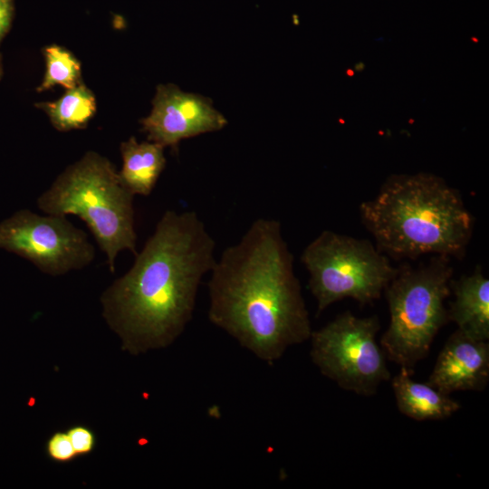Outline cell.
<instances>
[{"mask_svg": "<svg viewBox=\"0 0 489 489\" xmlns=\"http://www.w3.org/2000/svg\"><path fill=\"white\" fill-rule=\"evenodd\" d=\"M471 39H472L475 43H477V42H478V39L475 38V37H472Z\"/></svg>", "mask_w": 489, "mask_h": 489, "instance_id": "22", "label": "cell"}, {"mask_svg": "<svg viewBox=\"0 0 489 489\" xmlns=\"http://www.w3.org/2000/svg\"><path fill=\"white\" fill-rule=\"evenodd\" d=\"M45 452L52 461L60 464L70 463L77 457L67 433L62 431L49 436L45 444Z\"/></svg>", "mask_w": 489, "mask_h": 489, "instance_id": "16", "label": "cell"}, {"mask_svg": "<svg viewBox=\"0 0 489 489\" xmlns=\"http://www.w3.org/2000/svg\"><path fill=\"white\" fill-rule=\"evenodd\" d=\"M14 0H0V43L11 28Z\"/></svg>", "mask_w": 489, "mask_h": 489, "instance_id": "18", "label": "cell"}, {"mask_svg": "<svg viewBox=\"0 0 489 489\" xmlns=\"http://www.w3.org/2000/svg\"><path fill=\"white\" fill-rule=\"evenodd\" d=\"M301 262L309 273L317 316L345 298L360 306L371 304L398 272L370 241L331 230L322 231L303 249Z\"/></svg>", "mask_w": 489, "mask_h": 489, "instance_id": "6", "label": "cell"}, {"mask_svg": "<svg viewBox=\"0 0 489 489\" xmlns=\"http://www.w3.org/2000/svg\"><path fill=\"white\" fill-rule=\"evenodd\" d=\"M216 243L195 211L167 210L129 270L102 293L103 316L138 355L173 343L191 321Z\"/></svg>", "mask_w": 489, "mask_h": 489, "instance_id": "1", "label": "cell"}, {"mask_svg": "<svg viewBox=\"0 0 489 489\" xmlns=\"http://www.w3.org/2000/svg\"><path fill=\"white\" fill-rule=\"evenodd\" d=\"M77 456L91 454L96 446L94 432L86 426L75 425L66 431Z\"/></svg>", "mask_w": 489, "mask_h": 489, "instance_id": "17", "label": "cell"}, {"mask_svg": "<svg viewBox=\"0 0 489 489\" xmlns=\"http://www.w3.org/2000/svg\"><path fill=\"white\" fill-rule=\"evenodd\" d=\"M354 68L357 72H361L365 69V64L362 62H360L354 65Z\"/></svg>", "mask_w": 489, "mask_h": 489, "instance_id": "19", "label": "cell"}, {"mask_svg": "<svg viewBox=\"0 0 489 489\" xmlns=\"http://www.w3.org/2000/svg\"><path fill=\"white\" fill-rule=\"evenodd\" d=\"M46 70L38 91H43L55 85L72 89L82 83L81 64L68 50L56 44L45 47L43 52Z\"/></svg>", "mask_w": 489, "mask_h": 489, "instance_id": "15", "label": "cell"}, {"mask_svg": "<svg viewBox=\"0 0 489 489\" xmlns=\"http://www.w3.org/2000/svg\"><path fill=\"white\" fill-rule=\"evenodd\" d=\"M413 373L400 368L391 379V387L398 410L417 421L438 420L451 417L461 404L427 383L411 379Z\"/></svg>", "mask_w": 489, "mask_h": 489, "instance_id": "12", "label": "cell"}, {"mask_svg": "<svg viewBox=\"0 0 489 489\" xmlns=\"http://www.w3.org/2000/svg\"><path fill=\"white\" fill-rule=\"evenodd\" d=\"M359 211L377 248L395 260L425 254L462 260L475 226L461 193L430 173L391 175Z\"/></svg>", "mask_w": 489, "mask_h": 489, "instance_id": "3", "label": "cell"}, {"mask_svg": "<svg viewBox=\"0 0 489 489\" xmlns=\"http://www.w3.org/2000/svg\"><path fill=\"white\" fill-rule=\"evenodd\" d=\"M2 72H3V67H2V62H1V56H0V78L2 76Z\"/></svg>", "mask_w": 489, "mask_h": 489, "instance_id": "21", "label": "cell"}, {"mask_svg": "<svg viewBox=\"0 0 489 489\" xmlns=\"http://www.w3.org/2000/svg\"><path fill=\"white\" fill-rule=\"evenodd\" d=\"M454 301L447 310L449 321L457 330L482 340H489V280L480 265L471 274H463L451 280Z\"/></svg>", "mask_w": 489, "mask_h": 489, "instance_id": "11", "label": "cell"}, {"mask_svg": "<svg viewBox=\"0 0 489 489\" xmlns=\"http://www.w3.org/2000/svg\"><path fill=\"white\" fill-rule=\"evenodd\" d=\"M0 248L14 253L50 275L89 265L95 248L87 234L66 216L21 209L0 223Z\"/></svg>", "mask_w": 489, "mask_h": 489, "instance_id": "8", "label": "cell"}, {"mask_svg": "<svg viewBox=\"0 0 489 489\" xmlns=\"http://www.w3.org/2000/svg\"><path fill=\"white\" fill-rule=\"evenodd\" d=\"M379 328L377 315L360 318L346 311L312 331V360L343 389L371 396L390 379L387 357L376 341Z\"/></svg>", "mask_w": 489, "mask_h": 489, "instance_id": "7", "label": "cell"}, {"mask_svg": "<svg viewBox=\"0 0 489 489\" xmlns=\"http://www.w3.org/2000/svg\"><path fill=\"white\" fill-rule=\"evenodd\" d=\"M37 106L60 131L84 128L96 112L95 97L82 82L68 89L57 101L41 102Z\"/></svg>", "mask_w": 489, "mask_h": 489, "instance_id": "14", "label": "cell"}, {"mask_svg": "<svg viewBox=\"0 0 489 489\" xmlns=\"http://www.w3.org/2000/svg\"><path fill=\"white\" fill-rule=\"evenodd\" d=\"M355 73V72L352 70V69H347L346 70V74L350 77L353 76Z\"/></svg>", "mask_w": 489, "mask_h": 489, "instance_id": "20", "label": "cell"}, {"mask_svg": "<svg viewBox=\"0 0 489 489\" xmlns=\"http://www.w3.org/2000/svg\"><path fill=\"white\" fill-rule=\"evenodd\" d=\"M133 198L115 166L97 152L88 151L39 196L37 206L44 214L80 217L114 273L119 253H138Z\"/></svg>", "mask_w": 489, "mask_h": 489, "instance_id": "4", "label": "cell"}, {"mask_svg": "<svg viewBox=\"0 0 489 489\" xmlns=\"http://www.w3.org/2000/svg\"><path fill=\"white\" fill-rule=\"evenodd\" d=\"M489 380V342L456 329L441 350L427 383L445 394L482 391Z\"/></svg>", "mask_w": 489, "mask_h": 489, "instance_id": "10", "label": "cell"}, {"mask_svg": "<svg viewBox=\"0 0 489 489\" xmlns=\"http://www.w3.org/2000/svg\"><path fill=\"white\" fill-rule=\"evenodd\" d=\"M150 114L140 120L148 140L177 150L185 139L223 129L227 120L204 96L168 83L157 87Z\"/></svg>", "mask_w": 489, "mask_h": 489, "instance_id": "9", "label": "cell"}, {"mask_svg": "<svg viewBox=\"0 0 489 489\" xmlns=\"http://www.w3.org/2000/svg\"><path fill=\"white\" fill-rule=\"evenodd\" d=\"M210 273L209 321L258 359L272 364L310 339L309 313L279 221L254 220Z\"/></svg>", "mask_w": 489, "mask_h": 489, "instance_id": "2", "label": "cell"}, {"mask_svg": "<svg viewBox=\"0 0 489 489\" xmlns=\"http://www.w3.org/2000/svg\"><path fill=\"white\" fill-rule=\"evenodd\" d=\"M164 149L150 140L139 142L135 137L121 142L122 168L118 174L123 187L133 196L151 194L166 167Z\"/></svg>", "mask_w": 489, "mask_h": 489, "instance_id": "13", "label": "cell"}, {"mask_svg": "<svg viewBox=\"0 0 489 489\" xmlns=\"http://www.w3.org/2000/svg\"><path fill=\"white\" fill-rule=\"evenodd\" d=\"M453 273L451 258L432 255L416 267L408 264L398 266L384 290L389 324L380 345L387 359L411 373L449 321L445 301L451 294Z\"/></svg>", "mask_w": 489, "mask_h": 489, "instance_id": "5", "label": "cell"}]
</instances>
